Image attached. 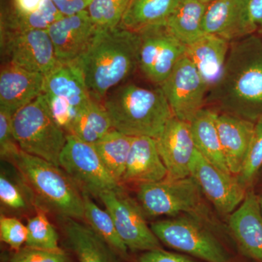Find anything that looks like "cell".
<instances>
[{
  "label": "cell",
  "instance_id": "cell-8",
  "mask_svg": "<svg viewBox=\"0 0 262 262\" xmlns=\"http://www.w3.org/2000/svg\"><path fill=\"white\" fill-rule=\"evenodd\" d=\"M60 168L84 188L98 196L100 193L121 189V184L110 173L94 144L68 134L59 158Z\"/></svg>",
  "mask_w": 262,
  "mask_h": 262
},
{
  "label": "cell",
  "instance_id": "cell-19",
  "mask_svg": "<svg viewBox=\"0 0 262 262\" xmlns=\"http://www.w3.org/2000/svg\"><path fill=\"white\" fill-rule=\"evenodd\" d=\"M215 122L229 172L237 177L247 155L255 122L225 113H217Z\"/></svg>",
  "mask_w": 262,
  "mask_h": 262
},
{
  "label": "cell",
  "instance_id": "cell-30",
  "mask_svg": "<svg viewBox=\"0 0 262 262\" xmlns=\"http://www.w3.org/2000/svg\"><path fill=\"white\" fill-rule=\"evenodd\" d=\"M84 203V218L95 232L102 237L115 252L122 257H127L128 248L120 238L111 215L97 206L90 198L89 193L82 192Z\"/></svg>",
  "mask_w": 262,
  "mask_h": 262
},
{
  "label": "cell",
  "instance_id": "cell-10",
  "mask_svg": "<svg viewBox=\"0 0 262 262\" xmlns=\"http://www.w3.org/2000/svg\"><path fill=\"white\" fill-rule=\"evenodd\" d=\"M160 89L173 116L189 122L203 108L209 89L194 63L186 55L179 60Z\"/></svg>",
  "mask_w": 262,
  "mask_h": 262
},
{
  "label": "cell",
  "instance_id": "cell-25",
  "mask_svg": "<svg viewBox=\"0 0 262 262\" xmlns=\"http://www.w3.org/2000/svg\"><path fill=\"white\" fill-rule=\"evenodd\" d=\"M180 0H130L120 25L140 32L149 27L165 25Z\"/></svg>",
  "mask_w": 262,
  "mask_h": 262
},
{
  "label": "cell",
  "instance_id": "cell-1",
  "mask_svg": "<svg viewBox=\"0 0 262 262\" xmlns=\"http://www.w3.org/2000/svg\"><path fill=\"white\" fill-rule=\"evenodd\" d=\"M222 113L256 122L262 116V37L258 34L231 42L223 72L207 101Z\"/></svg>",
  "mask_w": 262,
  "mask_h": 262
},
{
  "label": "cell",
  "instance_id": "cell-29",
  "mask_svg": "<svg viewBox=\"0 0 262 262\" xmlns=\"http://www.w3.org/2000/svg\"><path fill=\"white\" fill-rule=\"evenodd\" d=\"M63 15L51 0H45L39 9L29 14L13 12L2 21L1 34H16L28 31L47 30Z\"/></svg>",
  "mask_w": 262,
  "mask_h": 262
},
{
  "label": "cell",
  "instance_id": "cell-34",
  "mask_svg": "<svg viewBox=\"0 0 262 262\" xmlns=\"http://www.w3.org/2000/svg\"><path fill=\"white\" fill-rule=\"evenodd\" d=\"M28 229L20 220L14 217H0V238L12 249L18 251L26 244Z\"/></svg>",
  "mask_w": 262,
  "mask_h": 262
},
{
  "label": "cell",
  "instance_id": "cell-16",
  "mask_svg": "<svg viewBox=\"0 0 262 262\" xmlns=\"http://www.w3.org/2000/svg\"><path fill=\"white\" fill-rule=\"evenodd\" d=\"M97 28L87 10L63 16L48 29L59 63L77 61L94 39Z\"/></svg>",
  "mask_w": 262,
  "mask_h": 262
},
{
  "label": "cell",
  "instance_id": "cell-41",
  "mask_svg": "<svg viewBox=\"0 0 262 262\" xmlns=\"http://www.w3.org/2000/svg\"><path fill=\"white\" fill-rule=\"evenodd\" d=\"M249 8L256 34L262 37V0H249Z\"/></svg>",
  "mask_w": 262,
  "mask_h": 262
},
{
  "label": "cell",
  "instance_id": "cell-32",
  "mask_svg": "<svg viewBox=\"0 0 262 262\" xmlns=\"http://www.w3.org/2000/svg\"><path fill=\"white\" fill-rule=\"evenodd\" d=\"M130 0H91L88 11L96 28L119 27Z\"/></svg>",
  "mask_w": 262,
  "mask_h": 262
},
{
  "label": "cell",
  "instance_id": "cell-17",
  "mask_svg": "<svg viewBox=\"0 0 262 262\" xmlns=\"http://www.w3.org/2000/svg\"><path fill=\"white\" fill-rule=\"evenodd\" d=\"M228 225L241 252L262 262V213L253 189H248L244 201L229 215Z\"/></svg>",
  "mask_w": 262,
  "mask_h": 262
},
{
  "label": "cell",
  "instance_id": "cell-39",
  "mask_svg": "<svg viewBox=\"0 0 262 262\" xmlns=\"http://www.w3.org/2000/svg\"><path fill=\"white\" fill-rule=\"evenodd\" d=\"M139 262H195L178 253L160 249L145 251L139 258Z\"/></svg>",
  "mask_w": 262,
  "mask_h": 262
},
{
  "label": "cell",
  "instance_id": "cell-3",
  "mask_svg": "<svg viewBox=\"0 0 262 262\" xmlns=\"http://www.w3.org/2000/svg\"><path fill=\"white\" fill-rule=\"evenodd\" d=\"M102 103L113 128L132 137L158 139L173 117L160 87L148 89L134 83L122 84L110 91Z\"/></svg>",
  "mask_w": 262,
  "mask_h": 262
},
{
  "label": "cell",
  "instance_id": "cell-23",
  "mask_svg": "<svg viewBox=\"0 0 262 262\" xmlns=\"http://www.w3.org/2000/svg\"><path fill=\"white\" fill-rule=\"evenodd\" d=\"M64 218L65 234L79 262H117L115 251L90 226Z\"/></svg>",
  "mask_w": 262,
  "mask_h": 262
},
{
  "label": "cell",
  "instance_id": "cell-9",
  "mask_svg": "<svg viewBox=\"0 0 262 262\" xmlns=\"http://www.w3.org/2000/svg\"><path fill=\"white\" fill-rule=\"evenodd\" d=\"M111 215L120 238L133 251L161 248L159 239L149 227L140 205L122 188L105 191L98 195Z\"/></svg>",
  "mask_w": 262,
  "mask_h": 262
},
{
  "label": "cell",
  "instance_id": "cell-43",
  "mask_svg": "<svg viewBox=\"0 0 262 262\" xmlns=\"http://www.w3.org/2000/svg\"><path fill=\"white\" fill-rule=\"evenodd\" d=\"M258 203H259L260 208H261V211L262 213V193L261 194H258Z\"/></svg>",
  "mask_w": 262,
  "mask_h": 262
},
{
  "label": "cell",
  "instance_id": "cell-6",
  "mask_svg": "<svg viewBox=\"0 0 262 262\" xmlns=\"http://www.w3.org/2000/svg\"><path fill=\"white\" fill-rule=\"evenodd\" d=\"M201 188L192 177L139 185L138 203L144 214L160 215L187 214L202 221L206 225L212 223L209 212L203 204Z\"/></svg>",
  "mask_w": 262,
  "mask_h": 262
},
{
  "label": "cell",
  "instance_id": "cell-33",
  "mask_svg": "<svg viewBox=\"0 0 262 262\" xmlns=\"http://www.w3.org/2000/svg\"><path fill=\"white\" fill-rule=\"evenodd\" d=\"M262 168V116L255 122L254 131L244 166L237 176L239 182L247 190L252 189L253 183Z\"/></svg>",
  "mask_w": 262,
  "mask_h": 262
},
{
  "label": "cell",
  "instance_id": "cell-22",
  "mask_svg": "<svg viewBox=\"0 0 262 262\" xmlns=\"http://www.w3.org/2000/svg\"><path fill=\"white\" fill-rule=\"evenodd\" d=\"M44 94L64 98L77 113L92 100L76 61L58 63L45 76Z\"/></svg>",
  "mask_w": 262,
  "mask_h": 262
},
{
  "label": "cell",
  "instance_id": "cell-36",
  "mask_svg": "<svg viewBox=\"0 0 262 262\" xmlns=\"http://www.w3.org/2000/svg\"><path fill=\"white\" fill-rule=\"evenodd\" d=\"M10 262H72L70 257L62 250L46 251L24 247L16 251Z\"/></svg>",
  "mask_w": 262,
  "mask_h": 262
},
{
  "label": "cell",
  "instance_id": "cell-35",
  "mask_svg": "<svg viewBox=\"0 0 262 262\" xmlns=\"http://www.w3.org/2000/svg\"><path fill=\"white\" fill-rule=\"evenodd\" d=\"M52 117L56 123L69 134L77 111L64 98L44 94Z\"/></svg>",
  "mask_w": 262,
  "mask_h": 262
},
{
  "label": "cell",
  "instance_id": "cell-11",
  "mask_svg": "<svg viewBox=\"0 0 262 262\" xmlns=\"http://www.w3.org/2000/svg\"><path fill=\"white\" fill-rule=\"evenodd\" d=\"M139 33V69L150 82L160 87L185 55L187 46L169 32L165 24L149 27Z\"/></svg>",
  "mask_w": 262,
  "mask_h": 262
},
{
  "label": "cell",
  "instance_id": "cell-27",
  "mask_svg": "<svg viewBox=\"0 0 262 262\" xmlns=\"http://www.w3.org/2000/svg\"><path fill=\"white\" fill-rule=\"evenodd\" d=\"M112 129L111 120L103 103L92 98L77 113L68 134L94 144Z\"/></svg>",
  "mask_w": 262,
  "mask_h": 262
},
{
  "label": "cell",
  "instance_id": "cell-26",
  "mask_svg": "<svg viewBox=\"0 0 262 262\" xmlns=\"http://www.w3.org/2000/svg\"><path fill=\"white\" fill-rule=\"evenodd\" d=\"M199 0H180L167 20L169 32L187 46L203 35V24L207 8Z\"/></svg>",
  "mask_w": 262,
  "mask_h": 262
},
{
  "label": "cell",
  "instance_id": "cell-13",
  "mask_svg": "<svg viewBox=\"0 0 262 262\" xmlns=\"http://www.w3.org/2000/svg\"><path fill=\"white\" fill-rule=\"evenodd\" d=\"M1 48L9 63L45 76L59 63L47 30L1 34Z\"/></svg>",
  "mask_w": 262,
  "mask_h": 262
},
{
  "label": "cell",
  "instance_id": "cell-5",
  "mask_svg": "<svg viewBox=\"0 0 262 262\" xmlns=\"http://www.w3.org/2000/svg\"><path fill=\"white\" fill-rule=\"evenodd\" d=\"M12 161L33 189L63 217L84 218L82 194L73 182L56 166L20 150Z\"/></svg>",
  "mask_w": 262,
  "mask_h": 262
},
{
  "label": "cell",
  "instance_id": "cell-24",
  "mask_svg": "<svg viewBox=\"0 0 262 262\" xmlns=\"http://www.w3.org/2000/svg\"><path fill=\"white\" fill-rule=\"evenodd\" d=\"M216 113L214 110L202 108L189 122V127L196 149L216 168L231 173L221 144Z\"/></svg>",
  "mask_w": 262,
  "mask_h": 262
},
{
  "label": "cell",
  "instance_id": "cell-42",
  "mask_svg": "<svg viewBox=\"0 0 262 262\" xmlns=\"http://www.w3.org/2000/svg\"><path fill=\"white\" fill-rule=\"evenodd\" d=\"M45 0H14L15 13L29 14L39 9Z\"/></svg>",
  "mask_w": 262,
  "mask_h": 262
},
{
  "label": "cell",
  "instance_id": "cell-31",
  "mask_svg": "<svg viewBox=\"0 0 262 262\" xmlns=\"http://www.w3.org/2000/svg\"><path fill=\"white\" fill-rule=\"evenodd\" d=\"M27 227L28 237L26 246L46 251H61L56 229L43 212H39L31 218Z\"/></svg>",
  "mask_w": 262,
  "mask_h": 262
},
{
  "label": "cell",
  "instance_id": "cell-40",
  "mask_svg": "<svg viewBox=\"0 0 262 262\" xmlns=\"http://www.w3.org/2000/svg\"><path fill=\"white\" fill-rule=\"evenodd\" d=\"M63 16L75 15L88 10L91 0H51Z\"/></svg>",
  "mask_w": 262,
  "mask_h": 262
},
{
  "label": "cell",
  "instance_id": "cell-14",
  "mask_svg": "<svg viewBox=\"0 0 262 262\" xmlns=\"http://www.w3.org/2000/svg\"><path fill=\"white\" fill-rule=\"evenodd\" d=\"M203 29L204 34L219 36L230 42L256 34L249 0H215L208 3Z\"/></svg>",
  "mask_w": 262,
  "mask_h": 262
},
{
  "label": "cell",
  "instance_id": "cell-38",
  "mask_svg": "<svg viewBox=\"0 0 262 262\" xmlns=\"http://www.w3.org/2000/svg\"><path fill=\"white\" fill-rule=\"evenodd\" d=\"M0 200L5 206L12 209H22L27 206L20 189L3 174L0 177Z\"/></svg>",
  "mask_w": 262,
  "mask_h": 262
},
{
  "label": "cell",
  "instance_id": "cell-18",
  "mask_svg": "<svg viewBox=\"0 0 262 262\" xmlns=\"http://www.w3.org/2000/svg\"><path fill=\"white\" fill-rule=\"evenodd\" d=\"M45 75L8 63L0 72V110L13 116L44 94Z\"/></svg>",
  "mask_w": 262,
  "mask_h": 262
},
{
  "label": "cell",
  "instance_id": "cell-4",
  "mask_svg": "<svg viewBox=\"0 0 262 262\" xmlns=\"http://www.w3.org/2000/svg\"><path fill=\"white\" fill-rule=\"evenodd\" d=\"M12 130L21 151L60 167L68 134L52 117L44 94L13 115Z\"/></svg>",
  "mask_w": 262,
  "mask_h": 262
},
{
  "label": "cell",
  "instance_id": "cell-15",
  "mask_svg": "<svg viewBox=\"0 0 262 262\" xmlns=\"http://www.w3.org/2000/svg\"><path fill=\"white\" fill-rule=\"evenodd\" d=\"M156 141L160 157L168 171L167 178L190 177V165L196 148L189 122L173 116Z\"/></svg>",
  "mask_w": 262,
  "mask_h": 262
},
{
  "label": "cell",
  "instance_id": "cell-37",
  "mask_svg": "<svg viewBox=\"0 0 262 262\" xmlns=\"http://www.w3.org/2000/svg\"><path fill=\"white\" fill-rule=\"evenodd\" d=\"M12 117L0 110V155L3 159L10 160L20 151L12 130Z\"/></svg>",
  "mask_w": 262,
  "mask_h": 262
},
{
  "label": "cell",
  "instance_id": "cell-7",
  "mask_svg": "<svg viewBox=\"0 0 262 262\" xmlns=\"http://www.w3.org/2000/svg\"><path fill=\"white\" fill-rule=\"evenodd\" d=\"M151 230L169 247L207 262H229L230 255L208 225L191 215L153 222Z\"/></svg>",
  "mask_w": 262,
  "mask_h": 262
},
{
  "label": "cell",
  "instance_id": "cell-21",
  "mask_svg": "<svg viewBox=\"0 0 262 262\" xmlns=\"http://www.w3.org/2000/svg\"><path fill=\"white\" fill-rule=\"evenodd\" d=\"M230 45L219 36L205 34L186 48V56L199 71L209 91L223 72Z\"/></svg>",
  "mask_w": 262,
  "mask_h": 262
},
{
  "label": "cell",
  "instance_id": "cell-2",
  "mask_svg": "<svg viewBox=\"0 0 262 262\" xmlns=\"http://www.w3.org/2000/svg\"><path fill=\"white\" fill-rule=\"evenodd\" d=\"M141 37L121 26L97 29L91 44L76 61L82 71L89 94L102 103L139 67Z\"/></svg>",
  "mask_w": 262,
  "mask_h": 262
},
{
  "label": "cell",
  "instance_id": "cell-12",
  "mask_svg": "<svg viewBox=\"0 0 262 262\" xmlns=\"http://www.w3.org/2000/svg\"><path fill=\"white\" fill-rule=\"evenodd\" d=\"M190 176L203 195L222 215H230L242 203L247 189L238 178L214 166L196 150L190 165Z\"/></svg>",
  "mask_w": 262,
  "mask_h": 262
},
{
  "label": "cell",
  "instance_id": "cell-28",
  "mask_svg": "<svg viewBox=\"0 0 262 262\" xmlns=\"http://www.w3.org/2000/svg\"><path fill=\"white\" fill-rule=\"evenodd\" d=\"M132 136L112 129L94 146L110 173L121 184L132 145Z\"/></svg>",
  "mask_w": 262,
  "mask_h": 262
},
{
  "label": "cell",
  "instance_id": "cell-44",
  "mask_svg": "<svg viewBox=\"0 0 262 262\" xmlns=\"http://www.w3.org/2000/svg\"><path fill=\"white\" fill-rule=\"evenodd\" d=\"M199 1L206 3V4H208V3H211L212 2L215 1V0H199Z\"/></svg>",
  "mask_w": 262,
  "mask_h": 262
},
{
  "label": "cell",
  "instance_id": "cell-20",
  "mask_svg": "<svg viewBox=\"0 0 262 262\" xmlns=\"http://www.w3.org/2000/svg\"><path fill=\"white\" fill-rule=\"evenodd\" d=\"M168 171L158 151L156 139L134 137L122 182L144 184L166 178Z\"/></svg>",
  "mask_w": 262,
  "mask_h": 262
}]
</instances>
